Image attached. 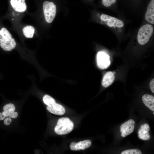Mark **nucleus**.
Here are the masks:
<instances>
[{"label": "nucleus", "mask_w": 154, "mask_h": 154, "mask_svg": "<svg viewBox=\"0 0 154 154\" xmlns=\"http://www.w3.org/2000/svg\"><path fill=\"white\" fill-rule=\"evenodd\" d=\"M15 108L14 104L11 103L7 104L4 106V111L2 113L5 117H7L9 116L11 113L15 112Z\"/></svg>", "instance_id": "nucleus-16"}, {"label": "nucleus", "mask_w": 154, "mask_h": 154, "mask_svg": "<svg viewBox=\"0 0 154 154\" xmlns=\"http://www.w3.org/2000/svg\"><path fill=\"white\" fill-rule=\"evenodd\" d=\"M16 43L8 31L5 28L0 30V46L4 50H11L15 47Z\"/></svg>", "instance_id": "nucleus-1"}, {"label": "nucleus", "mask_w": 154, "mask_h": 154, "mask_svg": "<svg viewBox=\"0 0 154 154\" xmlns=\"http://www.w3.org/2000/svg\"><path fill=\"white\" fill-rule=\"evenodd\" d=\"M12 121V120L9 117L5 119L4 121V123L5 125H8L10 124Z\"/></svg>", "instance_id": "nucleus-21"}, {"label": "nucleus", "mask_w": 154, "mask_h": 154, "mask_svg": "<svg viewBox=\"0 0 154 154\" xmlns=\"http://www.w3.org/2000/svg\"><path fill=\"white\" fill-rule=\"evenodd\" d=\"M45 19L48 23H51L55 18L56 13V7L52 2L45 1L43 4Z\"/></svg>", "instance_id": "nucleus-4"}, {"label": "nucleus", "mask_w": 154, "mask_h": 154, "mask_svg": "<svg viewBox=\"0 0 154 154\" xmlns=\"http://www.w3.org/2000/svg\"><path fill=\"white\" fill-rule=\"evenodd\" d=\"M25 0H11V4L13 8L16 11L23 12L27 9Z\"/></svg>", "instance_id": "nucleus-11"}, {"label": "nucleus", "mask_w": 154, "mask_h": 154, "mask_svg": "<svg viewBox=\"0 0 154 154\" xmlns=\"http://www.w3.org/2000/svg\"><path fill=\"white\" fill-rule=\"evenodd\" d=\"M43 100L44 103L48 106L50 105L55 103L54 100L48 95H46L44 96Z\"/></svg>", "instance_id": "nucleus-17"}, {"label": "nucleus", "mask_w": 154, "mask_h": 154, "mask_svg": "<svg viewBox=\"0 0 154 154\" xmlns=\"http://www.w3.org/2000/svg\"><path fill=\"white\" fill-rule=\"evenodd\" d=\"M154 78L152 79L149 83V87L150 89L152 92L154 93Z\"/></svg>", "instance_id": "nucleus-20"}, {"label": "nucleus", "mask_w": 154, "mask_h": 154, "mask_svg": "<svg viewBox=\"0 0 154 154\" xmlns=\"http://www.w3.org/2000/svg\"><path fill=\"white\" fill-rule=\"evenodd\" d=\"M153 31V26L150 24L145 25L139 29L137 36L138 43L143 45L147 43L152 35Z\"/></svg>", "instance_id": "nucleus-3"}, {"label": "nucleus", "mask_w": 154, "mask_h": 154, "mask_svg": "<svg viewBox=\"0 0 154 154\" xmlns=\"http://www.w3.org/2000/svg\"><path fill=\"white\" fill-rule=\"evenodd\" d=\"M115 72L109 71L104 75L102 82V86L107 88L110 86L114 82L115 79Z\"/></svg>", "instance_id": "nucleus-12"}, {"label": "nucleus", "mask_w": 154, "mask_h": 154, "mask_svg": "<svg viewBox=\"0 0 154 154\" xmlns=\"http://www.w3.org/2000/svg\"><path fill=\"white\" fill-rule=\"evenodd\" d=\"M142 153L140 150L137 149H130L123 151L121 154H142Z\"/></svg>", "instance_id": "nucleus-18"}, {"label": "nucleus", "mask_w": 154, "mask_h": 154, "mask_svg": "<svg viewBox=\"0 0 154 154\" xmlns=\"http://www.w3.org/2000/svg\"><path fill=\"white\" fill-rule=\"evenodd\" d=\"M76 143L74 142H72L70 143V147L71 150L72 151H76L75 148Z\"/></svg>", "instance_id": "nucleus-23"}, {"label": "nucleus", "mask_w": 154, "mask_h": 154, "mask_svg": "<svg viewBox=\"0 0 154 154\" xmlns=\"http://www.w3.org/2000/svg\"><path fill=\"white\" fill-rule=\"evenodd\" d=\"M153 114L154 115V112H153Z\"/></svg>", "instance_id": "nucleus-25"}, {"label": "nucleus", "mask_w": 154, "mask_h": 154, "mask_svg": "<svg viewBox=\"0 0 154 154\" xmlns=\"http://www.w3.org/2000/svg\"><path fill=\"white\" fill-rule=\"evenodd\" d=\"M154 0H151L147 6L145 15L146 21L152 24H154Z\"/></svg>", "instance_id": "nucleus-10"}, {"label": "nucleus", "mask_w": 154, "mask_h": 154, "mask_svg": "<svg viewBox=\"0 0 154 154\" xmlns=\"http://www.w3.org/2000/svg\"><path fill=\"white\" fill-rule=\"evenodd\" d=\"M46 109L50 112L54 114L61 116L65 112V109L62 105L56 103L47 106Z\"/></svg>", "instance_id": "nucleus-9"}, {"label": "nucleus", "mask_w": 154, "mask_h": 154, "mask_svg": "<svg viewBox=\"0 0 154 154\" xmlns=\"http://www.w3.org/2000/svg\"><path fill=\"white\" fill-rule=\"evenodd\" d=\"M150 128L149 124L145 123L141 125L138 130V138L144 140H148L150 138L149 133Z\"/></svg>", "instance_id": "nucleus-8"}, {"label": "nucleus", "mask_w": 154, "mask_h": 154, "mask_svg": "<svg viewBox=\"0 0 154 154\" xmlns=\"http://www.w3.org/2000/svg\"><path fill=\"white\" fill-rule=\"evenodd\" d=\"M18 115V114L17 112H14L11 113L9 116L11 118L14 119L17 117Z\"/></svg>", "instance_id": "nucleus-22"}, {"label": "nucleus", "mask_w": 154, "mask_h": 154, "mask_svg": "<svg viewBox=\"0 0 154 154\" xmlns=\"http://www.w3.org/2000/svg\"><path fill=\"white\" fill-rule=\"evenodd\" d=\"M142 101L145 105L150 110L154 111V97L149 94H145L142 97Z\"/></svg>", "instance_id": "nucleus-13"}, {"label": "nucleus", "mask_w": 154, "mask_h": 154, "mask_svg": "<svg viewBox=\"0 0 154 154\" xmlns=\"http://www.w3.org/2000/svg\"><path fill=\"white\" fill-rule=\"evenodd\" d=\"M100 19L102 21L105 22L107 25L110 27L122 28L124 25V23L122 21L105 14L102 15Z\"/></svg>", "instance_id": "nucleus-5"}, {"label": "nucleus", "mask_w": 154, "mask_h": 154, "mask_svg": "<svg viewBox=\"0 0 154 154\" xmlns=\"http://www.w3.org/2000/svg\"><path fill=\"white\" fill-rule=\"evenodd\" d=\"M97 65L101 69H105L110 65V56L103 52H99L97 56Z\"/></svg>", "instance_id": "nucleus-6"}, {"label": "nucleus", "mask_w": 154, "mask_h": 154, "mask_svg": "<svg viewBox=\"0 0 154 154\" xmlns=\"http://www.w3.org/2000/svg\"><path fill=\"white\" fill-rule=\"evenodd\" d=\"M135 124V121L131 119L122 124L120 127L121 136L125 137L132 133L134 130Z\"/></svg>", "instance_id": "nucleus-7"}, {"label": "nucleus", "mask_w": 154, "mask_h": 154, "mask_svg": "<svg viewBox=\"0 0 154 154\" xmlns=\"http://www.w3.org/2000/svg\"><path fill=\"white\" fill-rule=\"evenodd\" d=\"M116 0H102L103 5L106 7H109L116 2Z\"/></svg>", "instance_id": "nucleus-19"}, {"label": "nucleus", "mask_w": 154, "mask_h": 154, "mask_svg": "<svg viewBox=\"0 0 154 154\" xmlns=\"http://www.w3.org/2000/svg\"><path fill=\"white\" fill-rule=\"evenodd\" d=\"M23 35L27 38H31L33 37L35 29L31 25H28L24 27L22 29Z\"/></svg>", "instance_id": "nucleus-15"}, {"label": "nucleus", "mask_w": 154, "mask_h": 154, "mask_svg": "<svg viewBox=\"0 0 154 154\" xmlns=\"http://www.w3.org/2000/svg\"><path fill=\"white\" fill-rule=\"evenodd\" d=\"M92 143L89 140H84L80 141L75 144L76 150H84L90 147Z\"/></svg>", "instance_id": "nucleus-14"}, {"label": "nucleus", "mask_w": 154, "mask_h": 154, "mask_svg": "<svg viewBox=\"0 0 154 154\" xmlns=\"http://www.w3.org/2000/svg\"><path fill=\"white\" fill-rule=\"evenodd\" d=\"M74 126L73 122L69 118L63 117L58 119L54 130L58 135H65L71 132Z\"/></svg>", "instance_id": "nucleus-2"}, {"label": "nucleus", "mask_w": 154, "mask_h": 154, "mask_svg": "<svg viewBox=\"0 0 154 154\" xmlns=\"http://www.w3.org/2000/svg\"><path fill=\"white\" fill-rule=\"evenodd\" d=\"M5 117L3 113H0V120H2L5 119Z\"/></svg>", "instance_id": "nucleus-24"}]
</instances>
